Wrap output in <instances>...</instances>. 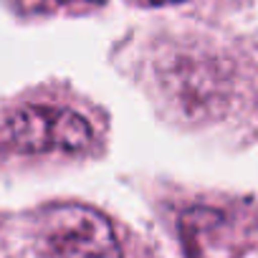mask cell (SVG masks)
Returning <instances> with one entry per match:
<instances>
[{"mask_svg":"<svg viewBox=\"0 0 258 258\" xmlns=\"http://www.w3.org/2000/svg\"><path fill=\"white\" fill-rule=\"evenodd\" d=\"M3 140L16 152H84L94 142L91 124L74 109L51 104H28L3 121Z\"/></svg>","mask_w":258,"mask_h":258,"instance_id":"cell-1","label":"cell"},{"mask_svg":"<svg viewBox=\"0 0 258 258\" xmlns=\"http://www.w3.org/2000/svg\"><path fill=\"white\" fill-rule=\"evenodd\" d=\"M41 248L48 258H121L111 220L79 203L56 205L43 215Z\"/></svg>","mask_w":258,"mask_h":258,"instance_id":"cell-2","label":"cell"},{"mask_svg":"<svg viewBox=\"0 0 258 258\" xmlns=\"http://www.w3.org/2000/svg\"><path fill=\"white\" fill-rule=\"evenodd\" d=\"M187 258H240L233 218L215 208H190L180 215Z\"/></svg>","mask_w":258,"mask_h":258,"instance_id":"cell-3","label":"cell"},{"mask_svg":"<svg viewBox=\"0 0 258 258\" xmlns=\"http://www.w3.org/2000/svg\"><path fill=\"white\" fill-rule=\"evenodd\" d=\"M104 0H36L41 8H76V6H101Z\"/></svg>","mask_w":258,"mask_h":258,"instance_id":"cell-4","label":"cell"},{"mask_svg":"<svg viewBox=\"0 0 258 258\" xmlns=\"http://www.w3.org/2000/svg\"><path fill=\"white\" fill-rule=\"evenodd\" d=\"M152 6H170V3H182V0H147Z\"/></svg>","mask_w":258,"mask_h":258,"instance_id":"cell-5","label":"cell"}]
</instances>
